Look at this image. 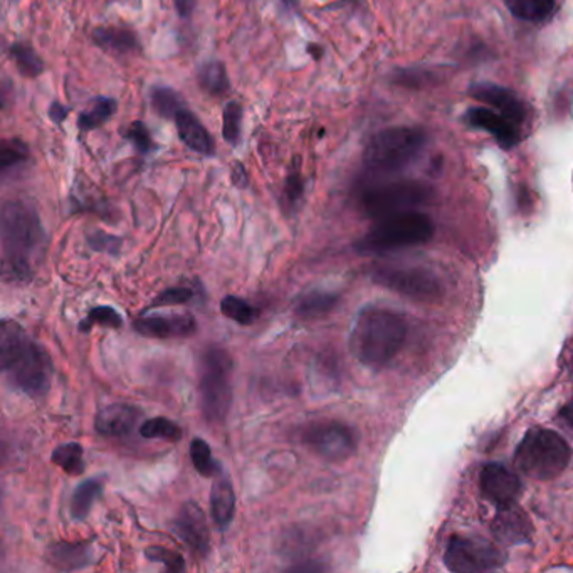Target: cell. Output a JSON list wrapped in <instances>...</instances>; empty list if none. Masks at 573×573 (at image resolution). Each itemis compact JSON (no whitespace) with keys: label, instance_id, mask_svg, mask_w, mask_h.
Here are the masks:
<instances>
[{"label":"cell","instance_id":"obj_28","mask_svg":"<svg viewBox=\"0 0 573 573\" xmlns=\"http://www.w3.org/2000/svg\"><path fill=\"white\" fill-rule=\"evenodd\" d=\"M515 18L529 22H542L555 11L556 0H506Z\"/></svg>","mask_w":573,"mask_h":573},{"label":"cell","instance_id":"obj_30","mask_svg":"<svg viewBox=\"0 0 573 573\" xmlns=\"http://www.w3.org/2000/svg\"><path fill=\"white\" fill-rule=\"evenodd\" d=\"M304 194V179L301 173V160L300 157L293 160L290 172H288L286 179H284L283 194H281V204H283L284 211L290 212L296 211L298 204Z\"/></svg>","mask_w":573,"mask_h":573},{"label":"cell","instance_id":"obj_16","mask_svg":"<svg viewBox=\"0 0 573 573\" xmlns=\"http://www.w3.org/2000/svg\"><path fill=\"white\" fill-rule=\"evenodd\" d=\"M470 93L474 100L500 111L507 120H512L519 127L525 124L529 110H526L525 103L520 100L519 94L513 93V91L493 83H476L470 88Z\"/></svg>","mask_w":573,"mask_h":573},{"label":"cell","instance_id":"obj_13","mask_svg":"<svg viewBox=\"0 0 573 573\" xmlns=\"http://www.w3.org/2000/svg\"><path fill=\"white\" fill-rule=\"evenodd\" d=\"M480 486L486 500L497 507L512 506L522 493V481L510 468L500 463L486 464L481 471Z\"/></svg>","mask_w":573,"mask_h":573},{"label":"cell","instance_id":"obj_6","mask_svg":"<svg viewBox=\"0 0 573 573\" xmlns=\"http://www.w3.org/2000/svg\"><path fill=\"white\" fill-rule=\"evenodd\" d=\"M572 460L565 439L550 429H532L516 448L515 463L525 476L539 481L559 478Z\"/></svg>","mask_w":573,"mask_h":573},{"label":"cell","instance_id":"obj_10","mask_svg":"<svg viewBox=\"0 0 573 573\" xmlns=\"http://www.w3.org/2000/svg\"><path fill=\"white\" fill-rule=\"evenodd\" d=\"M300 441L311 453L330 463L349 460L359 448L355 429L339 421L311 422L301 431Z\"/></svg>","mask_w":573,"mask_h":573},{"label":"cell","instance_id":"obj_35","mask_svg":"<svg viewBox=\"0 0 573 573\" xmlns=\"http://www.w3.org/2000/svg\"><path fill=\"white\" fill-rule=\"evenodd\" d=\"M242 117L244 110L238 101H229L222 114V137L231 147H238L241 142Z\"/></svg>","mask_w":573,"mask_h":573},{"label":"cell","instance_id":"obj_19","mask_svg":"<svg viewBox=\"0 0 573 573\" xmlns=\"http://www.w3.org/2000/svg\"><path fill=\"white\" fill-rule=\"evenodd\" d=\"M173 121H175L179 139L182 140L187 149L202 157L215 155L214 139L202 124V121L189 108H183Z\"/></svg>","mask_w":573,"mask_h":573},{"label":"cell","instance_id":"obj_23","mask_svg":"<svg viewBox=\"0 0 573 573\" xmlns=\"http://www.w3.org/2000/svg\"><path fill=\"white\" fill-rule=\"evenodd\" d=\"M340 303V294L329 290H310L294 301V313L303 320H316L332 313Z\"/></svg>","mask_w":573,"mask_h":573},{"label":"cell","instance_id":"obj_11","mask_svg":"<svg viewBox=\"0 0 573 573\" xmlns=\"http://www.w3.org/2000/svg\"><path fill=\"white\" fill-rule=\"evenodd\" d=\"M506 553L490 540L480 536H453L444 553V563L451 572L481 573L501 569Z\"/></svg>","mask_w":573,"mask_h":573},{"label":"cell","instance_id":"obj_3","mask_svg":"<svg viewBox=\"0 0 573 573\" xmlns=\"http://www.w3.org/2000/svg\"><path fill=\"white\" fill-rule=\"evenodd\" d=\"M408 323L401 314L385 308L360 311L350 333V352L362 365L380 370L388 366L404 346Z\"/></svg>","mask_w":573,"mask_h":573},{"label":"cell","instance_id":"obj_32","mask_svg":"<svg viewBox=\"0 0 573 573\" xmlns=\"http://www.w3.org/2000/svg\"><path fill=\"white\" fill-rule=\"evenodd\" d=\"M190 460L194 463L199 474L205 478H214L221 473V466L218 461L212 458L211 448L204 439L195 438L190 442Z\"/></svg>","mask_w":573,"mask_h":573},{"label":"cell","instance_id":"obj_41","mask_svg":"<svg viewBox=\"0 0 573 573\" xmlns=\"http://www.w3.org/2000/svg\"><path fill=\"white\" fill-rule=\"evenodd\" d=\"M88 244H90L93 251L117 254L121 248V239L117 238V235L107 234L103 231H94L88 234Z\"/></svg>","mask_w":573,"mask_h":573},{"label":"cell","instance_id":"obj_29","mask_svg":"<svg viewBox=\"0 0 573 573\" xmlns=\"http://www.w3.org/2000/svg\"><path fill=\"white\" fill-rule=\"evenodd\" d=\"M51 461L70 476H81L84 473L83 445L78 442L58 445L52 451Z\"/></svg>","mask_w":573,"mask_h":573},{"label":"cell","instance_id":"obj_37","mask_svg":"<svg viewBox=\"0 0 573 573\" xmlns=\"http://www.w3.org/2000/svg\"><path fill=\"white\" fill-rule=\"evenodd\" d=\"M93 326H104V329L120 330L123 326V318L111 306H97L87 314L80 330L83 333L90 332Z\"/></svg>","mask_w":573,"mask_h":573},{"label":"cell","instance_id":"obj_7","mask_svg":"<svg viewBox=\"0 0 573 573\" xmlns=\"http://www.w3.org/2000/svg\"><path fill=\"white\" fill-rule=\"evenodd\" d=\"M434 198L431 187L419 180H398L363 189L360 209L373 221L418 211Z\"/></svg>","mask_w":573,"mask_h":573},{"label":"cell","instance_id":"obj_25","mask_svg":"<svg viewBox=\"0 0 573 573\" xmlns=\"http://www.w3.org/2000/svg\"><path fill=\"white\" fill-rule=\"evenodd\" d=\"M199 87L209 97H225L231 91V80L228 70L221 61H209L198 71Z\"/></svg>","mask_w":573,"mask_h":573},{"label":"cell","instance_id":"obj_27","mask_svg":"<svg viewBox=\"0 0 573 573\" xmlns=\"http://www.w3.org/2000/svg\"><path fill=\"white\" fill-rule=\"evenodd\" d=\"M9 58L12 59L19 73L24 78L34 80V78L44 73V61L29 42H12L9 46Z\"/></svg>","mask_w":573,"mask_h":573},{"label":"cell","instance_id":"obj_21","mask_svg":"<svg viewBox=\"0 0 573 573\" xmlns=\"http://www.w3.org/2000/svg\"><path fill=\"white\" fill-rule=\"evenodd\" d=\"M91 41L101 51L111 56L135 54L142 51V42L135 31L127 28H97L91 34Z\"/></svg>","mask_w":573,"mask_h":573},{"label":"cell","instance_id":"obj_1","mask_svg":"<svg viewBox=\"0 0 573 573\" xmlns=\"http://www.w3.org/2000/svg\"><path fill=\"white\" fill-rule=\"evenodd\" d=\"M0 234L6 280H31L48 248V235L36 209L22 201H6L0 212Z\"/></svg>","mask_w":573,"mask_h":573},{"label":"cell","instance_id":"obj_24","mask_svg":"<svg viewBox=\"0 0 573 573\" xmlns=\"http://www.w3.org/2000/svg\"><path fill=\"white\" fill-rule=\"evenodd\" d=\"M103 480H100V478H90V480L78 484L70 501V513L73 520H78V522L87 520V516L93 510L94 503L103 494Z\"/></svg>","mask_w":573,"mask_h":573},{"label":"cell","instance_id":"obj_15","mask_svg":"<svg viewBox=\"0 0 573 573\" xmlns=\"http://www.w3.org/2000/svg\"><path fill=\"white\" fill-rule=\"evenodd\" d=\"M470 127L493 135L497 145L504 150H512L522 142V127L507 120L500 111L490 108H471L466 113Z\"/></svg>","mask_w":573,"mask_h":573},{"label":"cell","instance_id":"obj_12","mask_svg":"<svg viewBox=\"0 0 573 573\" xmlns=\"http://www.w3.org/2000/svg\"><path fill=\"white\" fill-rule=\"evenodd\" d=\"M133 329L147 339H189L198 333V322L190 313L160 311L137 318Z\"/></svg>","mask_w":573,"mask_h":573},{"label":"cell","instance_id":"obj_34","mask_svg":"<svg viewBox=\"0 0 573 573\" xmlns=\"http://www.w3.org/2000/svg\"><path fill=\"white\" fill-rule=\"evenodd\" d=\"M121 135H123L127 142L132 143L133 149H135L137 153H140V155H152V153L157 152V149H159L155 140L152 139V133L147 129L143 121H132V123L121 132Z\"/></svg>","mask_w":573,"mask_h":573},{"label":"cell","instance_id":"obj_43","mask_svg":"<svg viewBox=\"0 0 573 573\" xmlns=\"http://www.w3.org/2000/svg\"><path fill=\"white\" fill-rule=\"evenodd\" d=\"M173 8L182 19H189L194 14L195 0H173Z\"/></svg>","mask_w":573,"mask_h":573},{"label":"cell","instance_id":"obj_4","mask_svg":"<svg viewBox=\"0 0 573 573\" xmlns=\"http://www.w3.org/2000/svg\"><path fill=\"white\" fill-rule=\"evenodd\" d=\"M434 235V222L419 211L380 219L355 244L360 254H385L425 244Z\"/></svg>","mask_w":573,"mask_h":573},{"label":"cell","instance_id":"obj_20","mask_svg":"<svg viewBox=\"0 0 573 573\" xmlns=\"http://www.w3.org/2000/svg\"><path fill=\"white\" fill-rule=\"evenodd\" d=\"M46 562L62 572L87 569L94 562L93 549L90 543H52L46 550Z\"/></svg>","mask_w":573,"mask_h":573},{"label":"cell","instance_id":"obj_40","mask_svg":"<svg viewBox=\"0 0 573 573\" xmlns=\"http://www.w3.org/2000/svg\"><path fill=\"white\" fill-rule=\"evenodd\" d=\"M195 291L189 286L169 288L160 293L150 306H170V304H185L194 300Z\"/></svg>","mask_w":573,"mask_h":573},{"label":"cell","instance_id":"obj_2","mask_svg":"<svg viewBox=\"0 0 573 573\" xmlns=\"http://www.w3.org/2000/svg\"><path fill=\"white\" fill-rule=\"evenodd\" d=\"M0 366L8 384L28 398H46L51 389V356L14 320H4L0 326Z\"/></svg>","mask_w":573,"mask_h":573},{"label":"cell","instance_id":"obj_22","mask_svg":"<svg viewBox=\"0 0 573 573\" xmlns=\"http://www.w3.org/2000/svg\"><path fill=\"white\" fill-rule=\"evenodd\" d=\"M211 513L221 532L231 526L235 513V494L231 480L224 473L215 474L211 490Z\"/></svg>","mask_w":573,"mask_h":573},{"label":"cell","instance_id":"obj_14","mask_svg":"<svg viewBox=\"0 0 573 573\" xmlns=\"http://www.w3.org/2000/svg\"><path fill=\"white\" fill-rule=\"evenodd\" d=\"M173 532L190 546L192 552L205 556L211 550V533H209L208 520L202 507L194 501L183 504L179 515L173 520Z\"/></svg>","mask_w":573,"mask_h":573},{"label":"cell","instance_id":"obj_36","mask_svg":"<svg viewBox=\"0 0 573 573\" xmlns=\"http://www.w3.org/2000/svg\"><path fill=\"white\" fill-rule=\"evenodd\" d=\"M140 435L145 439H165V441L179 442L182 439V429L170 419L153 418L143 422Z\"/></svg>","mask_w":573,"mask_h":573},{"label":"cell","instance_id":"obj_33","mask_svg":"<svg viewBox=\"0 0 573 573\" xmlns=\"http://www.w3.org/2000/svg\"><path fill=\"white\" fill-rule=\"evenodd\" d=\"M221 311L225 318L239 325H252L260 318V310L238 296H225L221 303Z\"/></svg>","mask_w":573,"mask_h":573},{"label":"cell","instance_id":"obj_44","mask_svg":"<svg viewBox=\"0 0 573 573\" xmlns=\"http://www.w3.org/2000/svg\"><path fill=\"white\" fill-rule=\"evenodd\" d=\"M232 182H234V185L239 187V189L248 187V172H245V167L242 165L241 162H235L234 169H232Z\"/></svg>","mask_w":573,"mask_h":573},{"label":"cell","instance_id":"obj_42","mask_svg":"<svg viewBox=\"0 0 573 573\" xmlns=\"http://www.w3.org/2000/svg\"><path fill=\"white\" fill-rule=\"evenodd\" d=\"M70 108L64 107V104L59 103V101H52L48 110V117L52 123L62 124L64 120H67L68 114H70Z\"/></svg>","mask_w":573,"mask_h":573},{"label":"cell","instance_id":"obj_31","mask_svg":"<svg viewBox=\"0 0 573 573\" xmlns=\"http://www.w3.org/2000/svg\"><path fill=\"white\" fill-rule=\"evenodd\" d=\"M150 101H152L153 111L165 120H175L177 114L187 108L182 97L172 88L167 87L153 88Z\"/></svg>","mask_w":573,"mask_h":573},{"label":"cell","instance_id":"obj_9","mask_svg":"<svg viewBox=\"0 0 573 573\" xmlns=\"http://www.w3.org/2000/svg\"><path fill=\"white\" fill-rule=\"evenodd\" d=\"M372 280L380 286L422 303L435 301L444 293L438 274L421 267H375L372 270Z\"/></svg>","mask_w":573,"mask_h":573},{"label":"cell","instance_id":"obj_18","mask_svg":"<svg viewBox=\"0 0 573 573\" xmlns=\"http://www.w3.org/2000/svg\"><path fill=\"white\" fill-rule=\"evenodd\" d=\"M491 529H493L494 536L506 545H520V543L529 542L533 532L529 516L516 504L500 507V513L494 519Z\"/></svg>","mask_w":573,"mask_h":573},{"label":"cell","instance_id":"obj_26","mask_svg":"<svg viewBox=\"0 0 573 573\" xmlns=\"http://www.w3.org/2000/svg\"><path fill=\"white\" fill-rule=\"evenodd\" d=\"M118 101L110 97L94 98L88 110L78 117V129L83 133L93 132L107 123L117 113Z\"/></svg>","mask_w":573,"mask_h":573},{"label":"cell","instance_id":"obj_5","mask_svg":"<svg viewBox=\"0 0 573 573\" xmlns=\"http://www.w3.org/2000/svg\"><path fill=\"white\" fill-rule=\"evenodd\" d=\"M425 147L422 130L395 127L372 137L363 152L365 169L373 175H391L408 169Z\"/></svg>","mask_w":573,"mask_h":573},{"label":"cell","instance_id":"obj_8","mask_svg":"<svg viewBox=\"0 0 573 573\" xmlns=\"http://www.w3.org/2000/svg\"><path fill=\"white\" fill-rule=\"evenodd\" d=\"M232 359L224 349L211 346L201 359V409L209 424H222L232 405Z\"/></svg>","mask_w":573,"mask_h":573},{"label":"cell","instance_id":"obj_17","mask_svg":"<svg viewBox=\"0 0 573 573\" xmlns=\"http://www.w3.org/2000/svg\"><path fill=\"white\" fill-rule=\"evenodd\" d=\"M142 418V411L135 405L111 404L98 412L94 429L104 438H123L135 429Z\"/></svg>","mask_w":573,"mask_h":573},{"label":"cell","instance_id":"obj_45","mask_svg":"<svg viewBox=\"0 0 573 573\" xmlns=\"http://www.w3.org/2000/svg\"><path fill=\"white\" fill-rule=\"evenodd\" d=\"M560 419L573 429V398L560 409Z\"/></svg>","mask_w":573,"mask_h":573},{"label":"cell","instance_id":"obj_38","mask_svg":"<svg viewBox=\"0 0 573 573\" xmlns=\"http://www.w3.org/2000/svg\"><path fill=\"white\" fill-rule=\"evenodd\" d=\"M29 160V147L21 139H8L2 142V152H0V169L2 173L16 167L24 165Z\"/></svg>","mask_w":573,"mask_h":573},{"label":"cell","instance_id":"obj_39","mask_svg":"<svg viewBox=\"0 0 573 573\" xmlns=\"http://www.w3.org/2000/svg\"><path fill=\"white\" fill-rule=\"evenodd\" d=\"M145 556L150 562L162 563L167 572H183L185 570L183 556L173 552V550L165 549V546H149Z\"/></svg>","mask_w":573,"mask_h":573}]
</instances>
